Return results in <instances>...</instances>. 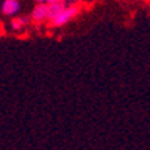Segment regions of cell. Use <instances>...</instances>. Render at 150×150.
I'll return each instance as SVG.
<instances>
[{
    "mask_svg": "<svg viewBox=\"0 0 150 150\" xmlns=\"http://www.w3.org/2000/svg\"><path fill=\"white\" fill-rule=\"evenodd\" d=\"M79 12H80V8L76 3H70V5H67L66 8H64L54 19H51L49 24H51V27H55V28L62 27V25L69 24L70 21H73L79 15Z\"/></svg>",
    "mask_w": 150,
    "mask_h": 150,
    "instance_id": "1",
    "label": "cell"
},
{
    "mask_svg": "<svg viewBox=\"0 0 150 150\" xmlns=\"http://www.w3.org/2000/svg\"><path fill=\"white\" fill-rule=\"evenodd\" d=\"M30 18H31V23L34 24H45L48 21V3H37Z\"/></svg>",
    "mask_w": 150,
    "mask_h": 150,
    "instance_id": "2",
    "label": "cell"
},
{
    "mask_svg": "<svg viewBox=\"0 0 150 150\" xmlns=\"http://www.w3.org/2000/svg\"><path fill=\"white\" fill-rule=\"evenodd\" d=\"M21 9L18 0H3L2 3V13L6 16H15Z\"/></svg>",
    "mask_w": 150,
    "mask_h": 150,
    "instance_id": "3",
    "label": "cell"
},
{
    "mask_svg": "<svg viewBox=\"0 0 150 150\" xmlns=\"http://www.w3.org/2000/svg\"><path fill=\"white\" fill-rule=\"evenodd\" d=\"M70 3H74V2H69V0H64V2H55V3H48V23L51 19H54L64 8Z\"/></svg>",
    "mask_w": 150,
    "mask_h": 150,
    "instance_id": "4",
    "label": "cell"
},
{
    "mask_svg": "<svg viewBox=\"0 0 150 150\" xmlns=\"http://www.w3.org/2000/svg\"><path fill=\"white\" fill-rule=\"evenodd\" d=\"M31 23V18L28 15H23V16H18V18H13L11 21V27L13 31H21L24 30L28 24Z\"/></svg>",
    "mask_w": 150,
    "mask_h": 150,
    "instance_id": "5",
    "label": "cell"
},
{
    "mask_svg": "<svg viewBox=\"0 0 150 150\" xmlns=\"http://www.w3.org/2000/svg\"><path fill=\"white\" fill-rule=\"evenodd\" d=\"M55 2H64V0H46V3H55Z\"/></svg>",
    "mask_w": 150,
    "mask_h": 150,
    "instance_id": "6",
    "label": "cell"
},
{
    "mask_svg": "<svg viewBox=\"0 0 150 150\" xmlns=\"http://www.w3.org/2000/svg\"><path fill=\"white\" fill-rule=\"evenodd\" d=\"M37 3H46V0H36Z\"/></svg>",
    "mask_w": 150,
    "mask_h": 150,
    "instance_id": "7",
    "label": "cell"
},
{
    "mask_svg": "<svg viewBox=\"0 0 150 150\" xmlns=\"http://www.w3.org/2000/svg\"><path fill=\"white\" fill-rule=\"evenodd\" d=\"M2 36H3V30H2V28H0V37H2Z\"/></svg>",
    "mask_w": 150,
    "mask_h": 150,
    "instance_id": "8",
    "label": "cell"
},
{
    "mask_svg": "<svg viewBox=\"0 0 150 150\" xmlns=\"http://www.w3.org/2000/svg\"><path fill=\"white\" fill-rule=\"evenodd\" d=\"M146 2H147V3H150V0H146Z\"/></svg>",
    "mask_w": 150,
    "mask_h": 150,
    "instance_id": "9",
    "label": "cell"
}]
</instances>
